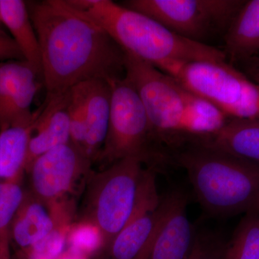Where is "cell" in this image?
I'll return each instance as SVG.
<instances>
[{
	"instance_id": "cell-20",
	"label": "cell",
	"mask_w": 259,
	"mask_h": 259,
	"mask_svg": "<svg viewBox=\"0 0 259 259\" xmlns=\"http://www.w3.org/2000/svg\"><path fill=\"white\" fill-rule=\"evenodd\" d=\"M24 197L20 183H0V259L10 258L12 223Z\"/></svg>"
},
{
	"instance_id": "cell-28",
	"label": "cell",
	"mask_w": 259,
	"mask_h": 259,
	"mask_svg": "<svg viewBox=\"0 0 259 259\" xmlns=\"http://www.w3.org/2000/svg\"><path fill=\"white\" fill-rule=\"evenodd\" d=\"M159 227V226H158ZM156 230V232H155L154 234L152 236V238H151L147 244H146V246L144 247V249L141 250V253H139L137 256L134 259H148L149 258L150 253H151V248H152V245L153 243V241H154L155 236H156V232L158 231Z\"/></svg>"
},
{
	"instance_id": "cell-10",
	"label": "cell",
	"mask_w": 259,
	"mask_h": 259,
	"mask_svg": "<svg viewBox=\"0 0 259 259\" xmlns=\"http://www.w3.org/2000/svg\"><path fill=\"white\" fill-rule=\"evenodd\" d=\"M163 214L154 172L145 170L132 214L109 246L112 258H136L157 230Z\"/></svg>"
},
{
	"instance_id": "cell-16",
	"label": "cell",
	"mask_w": 259,
	"mask_h": 259,
	"mask_svg": "<svg viewBox=\"0 0 259 259\" xmlns=\"http://www.w3.org/2000/svg\"><path fill=\"white\" fill-rule=\"evenodd\" d=\"M0 13L3 25L9 30L24 59L31 65L42 80L40 45L29 15L26 2L0 0Z\"/></svg>"
},
{
	"instance_id": "cell-7",
	"label": "cell",
	"mask_w": 259,
	"mask_h": 259,
	"mask_svg": "<svg viewBox=\"0 0 259 259\" xmlns=\"http://www.w3.org/2000/svg\"><path fill=\"white\" fill-rule=\"evenodd\" d=\"M144 161L140 157L116 161L99 173L90 187L86 219L99 227L105 246H110L132 214L145 171Z\"/></svg>"
},
{
	"instance_id": "cell-23",
	"label": "cell",
	"mask_w": 259,
	"mask_h": 259,
	"mask_svg": "<svg viewBox=\"0 0 259 259\" xmlns=\"http://www.w3.org/2000/svg\"><path fill=\"white\" fill-rule=\"evenodd\" d=\"M71 143L83 153L86 136V102L84 82L76 85L66 94ZM85 155V154H84Z\"/></svg>"
},
{
	"instance_id": "cell-1",
	"label": "cell",
	"mask_w": 259,
	"mask_h": 259,
	"mask_svg": "<svg viewBox=\"0 0 259 259\" xmlns=\"http://www.w3.org/2000/svg\"><path fill=\"white\" fill-rule=\"evenodd\" d=\"M26 4L40 45L46 100L92 80L125 76V51L86 15L65 0Z\"/></svg>"
},
{
	"instance_id": "cell-14",
	"label": "cell",
	"mask_w": 259,
	"mask_h": 259,
	"mask_svg": "<svg viewBox=\"0 0 259 259\" xmlns=\"http://www.w3.org/2000/svg\"><path fill=\"white\" fill-rule=\"evenodd\" d=\"M223 38V52L233 66L259 56V0H245Z\"/></svg>"
},
{
	"instance_id": "cell-12",
	"label": "cell",
	"mask_w": 259,
	"mask_h": 259,
	"mask_svg": "<svg viewBox=\"0 0 259 259\" xmlns=\"http://www.w3.org/2000/svg\"><path fill=\"white\" fill-rule=\"evenodd\" d=\"M66 94L45 100L44 105L37 111L29 141L25 171H28L39 156L54 148L71 143Z\"/></svg>"
},
{
	"instance_id": "cell-26",
	"label": "cell",
	"mask_w": 259,
	"mask_h": 259,
	"mask_svg": "<svg viewBox=\"0 0 259 259\" xmlns=\"http://www.w3.org/2000/svg\"><path fill=\"white\" fill-rule=\"evenodd\" d=\"M14 60L25 59L13 37L0 29V62Z\"/></svg>"
},
{
	"instance_id": "cell-2",
	"label": "cell",
	"mask_w": 259,
	"mask_h": 259,
	"mask_svg": "<svg viewBox=\"0 0 259 259\" xmlns=\"http://www.w3.org/2000/svg\"><path fill=\"white\" fill-rule=\"evenodd\" d=\"M125 76L144 104L153 139L178 144L215 133L228 117L175 78L125 53Z\"/></svg>"
},
{
	"instance_id": "cell-6",
	"label": "cell",
	"mask_w": 259,
	"mask_h": 259,
	"mask_svg": "<svg viewBox=\"0 0 259 259\" xmlns=\"http://www.w3.org/2000/svg\"><path fill=\"white\" fill-rule=\"evenodd\" d=\"M245 0H127L120 3L192 41L225 34ZM208 45V44H207Z\"/></svg>"
},
{
	"instance_id": "cell-13",
	"label": "cell",
	"mask_w": 259,
	"mask_h": 259,
	"mask_svg": "<svg viewBox=\"0 0 259 259\" xmlns=\"http://www.w3.org/2000/svg\"><path fill=\"white\" fill-rule=\"evenodd\" d=\"M86 136L83 153L92 161L101 152L106 139L111 106V83L95 79L84 82Z\"/></svg>"
},
{
	"instance_id": "cell-15",
	"label": "cell",
	"mask_w": 259,
	"mask_h": 259,
	"mask_svg": "<svg viewBox=\"0 0 259 259\" xmlns=\"http://www.w3.org/2000/svg\"><path fill=\"white\" fill-rule=\"evenodd\" d=\"M194 139L259 165V120L228 119L214 134Z\"/></svg>"
},
{
	"instance_id": "cell-22",
	"label": "cell",
	"mask_w": 259,
	"mask_h": 259,
	"mask_svg": "<svg viewBox=\"0 0 259 259\" xmlns=\"http://www.w3.org/2000/svg\"><path fill=\"white\" fill-rule=\"evenodd\" d=\"M68 250L88 258L105 246V238L99 227L85 219L70 226L66 238Z\"/></svg>"
},
{
	"instance_id": "cell-29",
	"label": "cell",
	"mask_w": 259,
	"mask_h": 259,
	"mask_svg": "<svg viewBox=\"0 0 259 259\" xmlns=\"http://www.w3.org/2000/svg\"><path fill=\"white\" fill-rule=\"evenodd\" d=\"M59 259H88L85 258V257L81 256L74 253V252L71 251L69 250H65L64 253H63L62 255Z\"/></svg>"
},
{
	"instance_id": "cell-25",
	"label": "cell",
	"mask_w": 259,
	"mask_h": 259,
	"mask_svg": "<svg viewBox=\"0 0 259 259\" xmlns=\"http://www.w3.org/2000/svg\"><path fill=\"white\" fill-rule=\"evenodd\" d=\"M226 245L212 234H196L188 259H225Z\"/></svg>"
},
{
	"instance_id": "cell-32",
	"label": "cell",
	"mask_w": 259,
	"mask_h": 259,
	"mask_svg": "<svg viewBox=\"0 0 259 259\" xmlns=\"http://www.w3.org/2000/svg\"><path fill=\"white\" fill-rule=\"evenodd\" d=\"M259 259V258H258Z\"/></svg>"
},
{
	"instance_id": "cell-21",
	"label": "cell",
	"mask_w": 259,
	"mask_h": 259,
	"mask_svg": "<svg viewBox=\"0 0 259 259\" xmlns=\"http://www.w3.org/2000/svg\"><path fill=\"white\" fill-rule=\"evenodd\" d=\"M40 76L25 60L0 62V114L18 96L27 81Z\"/></svg>"
},
{
	"instance_id": "cell-17",
	"label": "cell",
	"mask_w": 259,
	"mask_h": 259,
	"mask_svg": "<svg viewBox=\"0 0 259 259\" xmlns=\"http://www.w3.org/2000/svg\"><path fill=\"white\" fill-rule=\"evenodd\" d=\"M44 204L34 196L25 194L11 226V241L21 250L30 248L57 226L52 213Z\"/></svg>"
},
{
	"instance_id": "cell-5",
	"label": "cell",
	"mask_w": 259,
	"mask_h": 259,
	"mask_svg": "<svg viewBox=\"0 0 259 259\" xmlns=\"http://www.w3.org/2000/svg\"><path fill=\"white\" fill-rule=\"evenodd\" d=\"M171 76L228 118L259 120V85L228 61L187 63Z\"/></svg>"
},
{
	"instance_id": "cell-3",
	"label": "cell",
	"mask_w": 259,
	"mask_h": 259,
	"mask_svg": "<svg viewBox=\"0 0 259 259\" xmlns=\"http://www.w3.org/2000/svg\"><path fill=\"white\" fill-rule=\"evenodd\" d=\"M81 13L125 53L171 76L187 63L228 61L223 50L187 40L153 19L110 0H93Z\"/></svg>"
},
{
	"instance_id": "cell-11",
	"label": "cell",
	"mask_w": 259,
	"mask_h": 259,
	"mask_svg": "<svg viewBox=\"0 0 259 259\" xmlns=\"http://www.w3.org/2000/svg\"><path fill=\"white\" fill-rule=\"evenodd\" d=\"M163 203V217L148 259H188L196 233L187 216V198L176 191Z\"/></svg>"
},
{
	"instance_id": "cell-9",
	"label": "cell",
	"mask_w": 259,
	"mask_h": 259,
	"mask_svg": "<svg viewBox=\"0 0 259 259\" xmlns=\"http://www.w3.org/2000/svg\"><path fill=\"white\" fill-rule=\"evenodd\" d=\"M91 161L76 146L63 145L39 156L28 172L34 197L42 203L54 205L69 193Z\"/></svg>"
},
{
	"instance_id": "cell-4",
	"label": "cell",
	"mask_w": 259,
	"mask_h": 259,
	"mask_svg": "<svg viewBox=\"0 0 259 259\" xmlns=\"http://www.w3.org/2000/svg\"><path fill=\"white\" fill-rule=\"evenodd\" d=\"M188 141L173 158L187 172L206 212L225 218L255 209L259 201V165L197 140Z\"/></svg>"
},
{
	"instance_id": "cell-30",
	"label": "cell",
	"mask_w": 259,
	"mask_h": 259,
	"mask_svg": "<svg viewBox=\"0 0 259 259\" xmlns=\"http://www.w3.org/2000/svg\"><path fill=\"white\" fill-rule=\"evenodd\" d=\"M2 25H3V22H2L1 13H0V29H2Z\"/></svg>"
},
{
	"instance_id": "cell-27",
	"label": "cell",
	"mask_w": 259,
	"mask_h": 259,
	"mask_svg": "<svg viewBox=\"0 0 259 259\" xmlns=\"http://www.w3.org/2000/svg\"><path fill=\"white\" fill-rule=\"evenodd\" d=\"M235 66L251 81L259 85V56L242 61Z\"/></svg>"
},
{
	"instance_id": "cell-19",
	"label": "cell",
	"mask_w": 259,
	"mask_h": 259,
	"mask_svg": "<svg viewBox=\"0 0 259 259\" xmlns=\"http://www.w3.org/2000/svg\"><path fill=\"white\" fill-rule=\"evenodd\" d=\"M259 258V210L251 209L237 227L226 245L225 259Z\"/></svg>"
},
{
	"instance_id": "cell-18",
	"label": "cell",
	"mask_w": 259,
	"mask_h": 259,
	"mask_svg": "<svg viewBox=\"0 0 259 259\" xmlns=\"http://www.w3.org/2000/svg\"><path fill=\"white\" fill-rule=\"evenodd\" d=\"M34 122L28 127L16 126L0 131V183H20L25 171Z\"/></svg>"
},
{
	"instance_id": "cell-31",
	"label": "cell",
	"mask_w": 259,
	"mask_h": 259,
	"mask_svg": "<svg viewBox=\"0 0 259 259\" xmlns=\"http://www.w3.org/2000/svg\"><path fill=\"white\" fill-rule=\"evenodd\" d=\"M255 209H258V210H259V201H258V204H257L256 207H255Z\"/></svg>"
},
{
	"instance_id": "cell-8",
	"label": "cell",
	"mask_w": 259,
	"mask_h": 259,
	"mask_svg": "<svg viewBox=\"0 0 259 259\" xmlns=\"http://www.w3.org/2000/svg\"><path fill=\"white\" fill-rule=\"evenodd\" d=\"M110 83V121L100 156L109 163L127 157L146 160L148 145L153 137L141 97L125 76Z\"/></svg>"
},
{
	"instance_id": "cell-24",
	"label": "cell",
	"mask_w": 259,
	"mask_h": 259,
	"mask_svg": "<svg viewBox=\"0 0 259 259\" xmlns=\"http://www.w3.org/2000/svg\"><path fill=\"white\" fill-rule=\"evenodd\" d=\"M69 225L57 226L50 233L27 249L25 259H59L65 251Z\"/></svg>"
}]
</instances>
